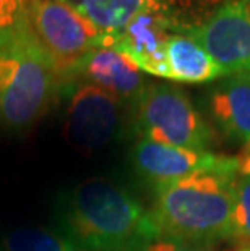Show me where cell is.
Listing matches in <instances>:
<instances>
[{"label": "cell", "mask_w": 250, "mask_h": 251, "mask_svg": "<svg viewBox=\"0 0 250 251\" xmlns=\"http://www.w3.org/2000/svg\"><path fill=\"white\" fill-rule=\"evenodd\" d=\"M84 81L101 88L120 102H137L146 89V78L140 68L112 47H96L73 65L62 81Z\"/></svg>", "instance_id": "cell-10"}, {"label": "cell", "mask_w": 250, "mask_h": 251, "mask_svg": "<svg viewBox=\"0 0 250 251\" xmlns=\"http://www.w3.org/2000/svg\"><path fill=\"white\" fill-rule=\"evenodd\" d=\"M236 170L237 165L227 170H205L154 185L150 214L158 233L201 247L232 238Z\"/></svg>", "instance_id": "cell-1"}, {"label": "cell", "mask_w": 250, "mask_h": 251, "mask_svg": "<svg viewBox=\"0 0 250 251\" xmlns=\"http://www.w3.org/2000/svg\"><path fill=\"white\" fill-rule=\"evenodd\" d=\"M78 10L106 36L117 34L138 13L154 10L163 13V0H62Z\"/></svg>", "instance_id": "cell-13"}, {"label": "cell", "mask_w": 250, "mask_h": 251, "mask_svg": "<svg viewBox=\"0 0 250 251\" xmlns=\"http://www.w3.org/2000/svg\"><path fill=\"white\" fill-rule=\"evenodd\" d=\"M28 0H0V37L12 34L28 23Z\"/></svg>", "instance_id": "cell-17"}, {"label": "cell", "mask_w": 250, "mask_h": 251, "mask_svg": "<svg viewBox=\"0 0 250 251\" xmlns=\"http://www.w3.org/2000/svg\"><path fill=\"white\" fill-rule=\"evenodd\" d=\"M135 107L141 138L195 151H206L215 141V131L189 96L171 84H148Z\"/></svg>", "instance_id": "cell-4"}, {"label": "cell", "mask_w": 250, "mask_h": 251, "mask_svg": "<svg viewBox=\"0 0 250 251\" xmlns=\"http://www.w3.org/2000/svg\"><path fill=\"white\" fill-rule=\"evenodd\" d=\"M124 102L94 84L72 81L63 135L80 152L91 154L112 141L122 122Z\"/></svg>", "instance_id": "cell-7"}, {"label": "cell", "mask_w": 250, "mask_h": 251, "mask_svg": "<svg viewBox=\"0 0 250 251\" xmlns=\"http://www.w3.org/2000/svg\"><path fill=\"white\" fill-rule=\"evenodd\" d=\"M135 169L154 185L169 183L205 170H227L237 165V157L218 156L210 151L175 148L141 138L132 152Z\"/></svg>", "instance_id": "cell-9"}, {"label": "cell", "mask_w": 250, "mask_h": 251, "mask_svg": "<svg viewBox=\"0 0 250 251\" xmlns=\"http://www.w3.org/2000/svg\"><path fill=\"white\" fill-rule=\"evenodd\" d=\"M60 76L26 23L0 37V120L25 128L49 107Z\"/></svg>", "instance_id": "cell-3"}, {"label": "cell", "mask_w": 250, "mask_h": 251, "mask_svg": "<svg viewBox=\"0 0 250 251\" xmlns=\"http://www.w3.org/2000/svg\"><path fill=\"white\" fill-rule=\"evenodd\" d=\"M5 251H80L73 238L49 228L25 227L12 230L3 238Z\"/></svg>", "instance_id": "cell-14"}, {"label": "cell", "mask_w": 250, "mask_h": 251, "mask_svg": "<svg viewBox=\"0 0 250 251\" xmlns=\"http://www.w3.org/2000/svg\"><path fill=\"white\" fill-rule=\"evenodd\" d=\"M65 216L75 243L88 251H137L159 235L140 201L104 177L80 181L68 198Z\"/></svg>", "instance_id": "cell-2"}, {"label": "cell", "mask_w": 250, "mask_h": 251, "mask_svg": "<svg viewBox=\"0 0 250 251\" xmlns=\"http://www.w3.org/2000/svg\"><path fill=\"white\" fill-rule=\"evenodd\" d=\"M177 26L161 12L138 13L137 17L112 36H103L99 47H112L125 54L143 73L167 78L166 42Z\"/></svg>", "instance_id": "cell-8"}, {"label": "cell", "mask_w": 250, "mask_h": 251, "mask_svg": "<svg viewBox=\"0 0 250 251\" xmlns=\"http://www.w3.org/2000/svg\"><path fill=\"white\" fill-rule=\"evenodd\" d=\"M213 119L226 136L250 149V70L224 76L210 94Z\"/></svg>", "instance_id": "cell-11"}, {"label": "cell", "mask_w": 250, "mask_h": 251, "mask_svg": "<svg viewBox=\"0 0 250 251\" xmlns=\"http://www.w3.org/2000/svg\"><path fill=\"white\" fill-rule=\"evenodd\" d=\"M239 251H250V245H246V247H244V248H241V250H239Z\"/></svg>", "instance_id": "cell-19"}, {"label": "cell", "mask_w": 250, "mask_h": 251, "mask_svg": "<svg viewBox=\"0 0 250 251\" xmlns=\"http://www.w3.org/2000/svg\"><path fill=\"white\" fill-rule=\"evenodd\" d=\"M167 78L180 83H206L221 78V70L198 42L184 33H172L166 42Z\"/></svg>", "instance_id": "cell-12"}, {"label": "cell", "mask_w": 250, "mask_h": 251, "mask_svg": "<svg viewBox=\"0 0 250 251\" xmlns=\"http://www.w3.org/2000/svg\"><path fill=\"white\" fill-rule=\"evenodd\" d=\"M137 251H211L201 245H194L189 242H180V240L164 237V235H154L143 242Z\"/></svg>", "instance_id": "cell-18"}, {"label": "cell", "mask_w": 250, "mask_h": 251, "mask_svg": "<svg viewBox=\"0 0 250 251\" xmlns=\"http://www.w3.org/2000/svg\"><path fill=\"white\" fill-rule=\"evenodd\" d=\"M177 33L198 42L222 76L250 70V0H226L203 23Z\"/></svg>", "instance_id": "cell-6"}, {"label": "cell", "mask_w": 250, "mask_h": 251, "mask_svg": "<svg viewBox=\"0 0 250 251\" xmlns=\"http://www.w3.org/2000/svg\"><path fill=\"white\" fill-rule=\"evenodd\" d=\"M26 18L36 39L54 62L60 86L68 70L99 47L104 36L78 10L62 0H28Z\"/></svg>", "instance_id": "cell-5"}, {"label": "cell", "mask_w": 250, "mask_h": 251, "mask_svg": "<svg viewBox=\"0 0 250 251\" xmlns=\"http://www.w3.org/2000/svg\"><path fill=\"white\" fill-rule=\"evenodd\" d=\"M234 195V237L250 245V152L239 156L236 175L232 180Z\"/></svg>", "instance_id": "cell-15"}, {"label": "cell", "mask_w": 250, "mask_h": 251, "mask_svg": "<svg viewBox=\"0 0 250 251\" xmlns=\"http://www.w3.org/2000/svg\"><path fill=\"white\" fill-rule=\"evenodd\" d=\"M222 2L226 0H163V13L180 31L203 23Z\"/></svg>", "instance_id": "cell-16"}]
</instances>
